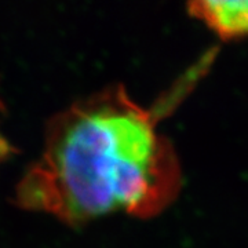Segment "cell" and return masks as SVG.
<instances>
[{"instance_id": "6da1fadb", "label": "cell", "mask_w": 248, "mask_h": 248, "mask_svg": "<svg viewBox=\"0 0 248 248\" xmlns=\"http://www.w3.org/2000/svg\"><path fill=\"white\" fill-rule=\"evenodd\" d=\"M181 187V163L155 112L110 86L54 115L14 200L78 226L113 213L156 217Z\"/></svg>"}, {"instance_id": "7a4b0ae2", "label": "cell", "mask_w": 248, "mask_h": 248, "mask_svg": "<svg viewBox=\"0 0 248 248\" xmlns=\"http://www.w3.org/2000/svg\"><path fill=\"white\" fill-rule=\"evenodd\" d=\"M187 13L223 42L248 37V0H197Z\"/></svg>"}]
</instances>
